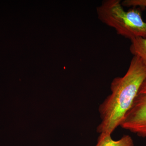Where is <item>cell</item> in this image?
Returning a JSON list of instances; mask_svg holds the SVG:
<instances>
[{
	"label": "cell",
	"instance_id": "8992f818",
	"mask_svg": "<svg viewBox=\"0 0 146 146\" xmlns=\"http://www.w3.org/2000/svg\"><path fill=\"white\" fill-rule=\"evenodd\" d=\"M121 4L123 6L126 7H139L145 8L146 7V0H125L122 2Z\"/></svg>",
	"mask_w": 146,
	"mask_h": 146
},
{
	"label": "cell",
	"instance_id": "5b68a950",
	"mask_svg": "<svg viewBox=\"0 0 146 146\" xmlns=\"http://www.w3.org/2000/svg\"><path fill=\"white\" fill-rule=\"evenodd\" d=\"M131 42L129 50L131 54L140 58L146 64V38L137 37Z\"/></svg>",
	"mask_w": 146,
	"mask_h": 146
},
{
	"label": "cell",
	"instance_id": "7a4b0ae2",
	"mask_svg": "<svg viewBox=\"0 0 146 146\" xmlns=\"http://www.w3.org/2000/svg\"><path fill=\"white\" fill-rule=\"evenodd\" d=\"M140 8L132 7L126 11L120 0H104L97 7L96 12L103 23L131 40L137 37L146 38V23Z\"/></svg>",
	"mask_w": 146,
	"mask_h": 146
},
{
	"label": "cell",
	"instance_id": "277c9868",
	"mask_svg": "<svg viewBox=\"0 0 146 146\" xmlns=\"http://www.w3.org/2000/svg\"><path fill=\"white\" fill-rule=\"evenodd\" d=\"M96 146H134L132 138L128 135H124L120 139L115 141L111 134L100 133Z\"/></svg>",
	"mask_w": 146,
	"mask_h": 146
},
{
	"label": "cell",
	"instance_id": "6da1fadb",
	"mask_svg": "<svg viewBox=\"0 0 146 146\" xmlns=\"http://www.w3.org/2000/svg\"><path fill=\"white\" fill-rule=\"evenodd\" d=\"M146 79V64L133 56L127 72L112 80L111 94L100 105L101 122L97 127L98 133L112 134L119 126Z\"/></svg>",
	"mask_w": 146,
	"mask_h": 146
},
{
	"label": "cell",
	"instance_id": "3957f363",
	"mask_svg": "<svg viewBox=\"0 0 146 146\" xmlns=\"http://www.w3.org/2000/svg\"><path fill=\"white\" fill-rule=\"evenodd\" d=\"M120 126L140 137L146 138V79Z\"/></svg>",
	"mask_w": 146,
	"mask_h": 146
}]
</instances>
